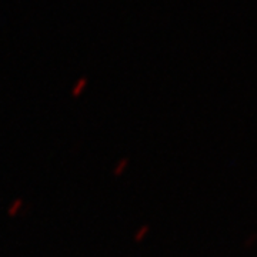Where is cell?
<instances>
[{"label": "cell", "mask_w": 257, "mask_h": 257, "mask_svg": "<svg viewBox=\"0 0 257 257\" xmlns=\"http://www.w3.org/2000/svg\"><path fill=\"white\" fill-rule=\"evenodd\" d=\"M127 163H128V160L127 159H123V160H120V163L117 165V167L114 169V175L116 176H120L124 170H126V167H127Z\"/></svg>", "instance_id": "obj_1"}, {"label": "cell", "mask_w": 257, "mask_h": 257, "mask_svg": "<svg viewBox=\"0 0 257 257\" xmlns=\"http://www.w3.org/2000/svg\"><path fill=\"white\" fill-rule=\"evenodd\" d=\"M149 230H150V227H149V226H143L142 229L139 230V233H136V237H135V239H136V241H140V240L143 239V237L146 236V233L149 231Z\"/></svg>", "instance_id": "obj_2"}, {"label": "cell", "mask_w": 257, "mask_h": 257, "mask_svg": "<svg viewBox=\"0 0 257 257\" xmlns=\"http://www.w3.org/2000/svg\"><path fill=\"white\" fill-rule=\"evenodd\" d=\"M20 204H22V200H16V202H15V204L10 207V210H9L10 216H15V214H16V211H18L19 206H20Z\"/></svg>", "instance_id": "obj_3"}, {"label": "cell", "mask_w": 257, "mask_h": 257, "mask_svg": "<svg viewBox=\"0 0 257 257\" xmlns=\"http://www.w3.org/2000/svg\"><path fill=\"white\" fill-rule=\"evenodd\" d=\"M256 240H257V234H253V236H250V237H248L247 241H246V246H244V247L248 248V247H250V244H251V246H253V244H254V241H256Z\"/></svg>", "instance_id": "obj_4"}, {"label": "cell", "mask_w": 257, "mask_h": 257, "mask_svg": "<svg viewBox=\"0 0 257 257\" xmlns=\"http://www.w3.org/2000/svg\"><path fill=\"white\" fill-rule=\"evenodd\" d=\"M82 90H83V83L82 84L79 83V84H77V90H74L73 94L76 96V97H77V96H79V92H82Z\"/></svg>", "instance_id": "obj_5"}]
</instances>
